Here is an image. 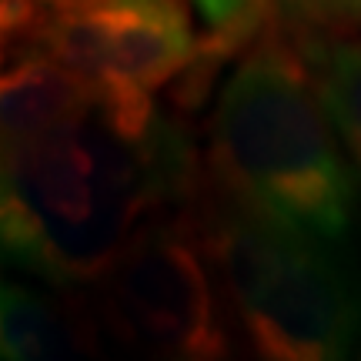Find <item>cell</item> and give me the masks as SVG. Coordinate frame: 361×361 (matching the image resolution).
I'll use <instances>...</instances> for the list:
<instances>
[{
  "label": "cell",
  "mask_w": 361,
  "mask_h": 361,
  "mask_svg": "<svg viewBox=\"0 0 361 361\" xmlns=\"http://www.w3.org/2000/svg\"><path fill=\"white\" fill-rule=\"evenodd\" d=\"M97 318L130 351L174 361L231 355V305L197 197L151 218L94 284Z\"/></svg>",
  "instance_id": "obj_4"
},
{
  "label": "cell",
  "mask_w": 361,
  "mask_h": 361,
  "mask_svg": "<svg viewBox=\"0 0 361 361\" xmlns=\"http://www.w3.org/2000/svg\"><path fill=\"white\" fill-rule=\"evenodd\" d=\"M57 4H64V0H57Z\"/></svg>",
  "instance_id": "obj_12"
},
{
  "label": "cell",
  "mask_w": 361,
  "mask_h": 361,
  "mask_svg": "<svg viewBox=\"0 0 361 361\" xmlns=\"http://www.w3.org/2000/svg\"><path fill=\"white\" fill-rule=\"evenodd\" d=\"M194 13L201 17V54L191 71L174 84L180 111H194L214 87L221 71L258 37L264 24L278 13V0H194Z\"/></svg>",
  "instance_id": "obj_7"
},
{
  "label": "cell",
  "mask_w": 361,
  "mask_h": 361,
  "mask_svg": "<svg viewBox=\"0 0 361 361\" xmlns=\"http://www.w3.org/2000/svg\"><path fill=\"white\" fill-rule=\"evenodd\" d=\"M204 188L295 231L338 245L355 238L361 174L278 13L221 80L204 134Z\"/></svg>",
  "instance_id": "obj_2"
},
{
  "label": "cell",
  "mask_w": 361,
  "mask_h": 361,
  "mask_svg": "<svg viewBox=\"0 0 361 361\" xmlns=\"http://www.w3.org/2000/svg\"><path fill=\"white\" fill-rule=\"evenodd\" d=\"M305 51L318 94L331 114L341 144L361 174V34H301L295 30Z\"/></svg>",
  "instance_id": "obj_8"
},
{
  "label": "cell",
  "mask_w": 361,
  "mask_h": 361,
  "mask_svg": "<svg viewBox=\"0 0 361 361\" xmlns=\"http://www.w3.org/2000/svg\"><path fill=\"white\" fill-rule=\"evenodd\" d=\"M197 211L234 324L268 361L348 358L361 341V264L324 241L201 188Z\"/></svg>",
  "instance_id": "obj_3"
},
{
  "label": "cell",
  "mask_w": 361,
  "mask_h": 361,
  "mask_svg": "<svg viewBox=\"0 0 361 361\" xmlns=\"http://www.w3.org/2000/svg\"><path fill=\"white\" fill-rule=\"evenodd\" d=\"M40 4H44V7H54V4H57V0H40Z\"/></svg>",
  "instance_id": "obj_11"
},
{
  "label": "cell",
  "mask_w": 361,
  "mask_h": 361,
  "mask_svg": "<svg viewBox=\"0 0 361 361\" xmlns=\"http://www.w3.org/2000/svg\"><path fill=\"white\" fill-rule=\"evenodd\" d=\"M194 0H64L44 11L37 44L114 107H147L201 54Z\"/></svg>",
  "instance_id": "obj_5"
},
{
  "label": "cell",
  "mask_w": 361,
  "mask_h": 361,
  "mask_svg": "<svg viewBox=\"0 0 361 361\" xmlns=\"http://www.w3.org/2000/svg\"><path fill=\"white\" fill-rule=\"evenodd\" d=\"M204 188V151L161 111L97 94L44 134L4 151V258L57 291L90 288L130 234Z\"/></svg>",
  "instance_id": "obj_1"
},
{
  "label": "cell",
  "mask_w": 361,
  "mask_h": 361,
  "mask_svg": "<svg viewBox=\"0 0 361 361\" xmlns=\"http://www.w3.org/2000/svg\"><path fill=\"white\" fill-rule=\"evenodd\" d=\"M94 87L37 44H17L0 78V141L4 151L54 128L80 111Z\"/></svg>",
  "instance_id": "obj_6"
},
{
  "label": "cell",
  "mask_w": 361,
  "mask_h": 361,
  "mask_svg": "<svg viewBox=\"0 0 361 361\" xmlns=\"http://www.w3.org/2000/svg\"><path fill=\"white\" fill-rule=\"evenodd\" d=\"M278 17L301 34H361V0H278Z\"/></svg>",
  "instance_id": "obj_10"
},
{
  "label": "cell",
  "mask_w": 361,
  "mask_h": 361,
  "mask_svg": "<svg viewBox=\"0 0 361 361\" xmlns=\"http://www.w3.org/2000/svg\"><path fill=\"white\" fill-rule=\"evenodd\" d=\"M84 322L67 318L54 298L20 281L4 284L0 298V348L7 361H40L64 358L80 345Z\"/></svg>",
  "instance_id": "obj_9"
}]
</instances>
